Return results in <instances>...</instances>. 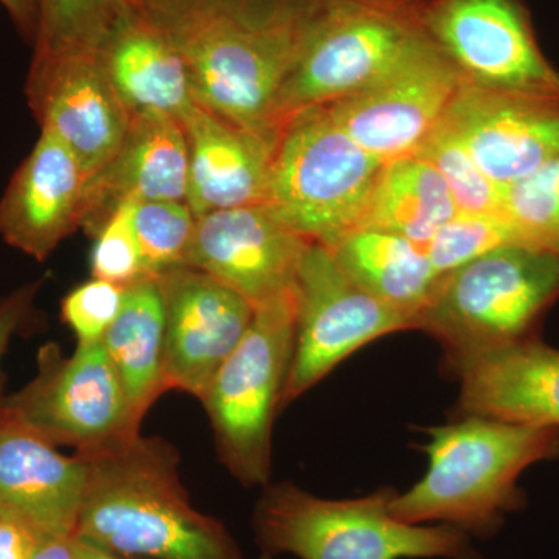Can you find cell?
Returning a JSON list of instances; mask_svg holds the SVG:
<instances>
[{
	"label": "cell",
	"mask_w": 559,
	"mask_h": 559,
	"mask_svg": "<svg viewBox=\"0 0 559 559\" xmlns=\"http://www.w3.org/2000/svg\"><path fill=\"white\" fill-rule=\"evenodd\" d=\"M86 460L75 538L135 559H246L223 522L191 506L178 452L142 436Z\"/></svg>",
	"instance_id": "obj_1"
},
{
	"label": "cell",
	"mask_w": 559,
	"mask_h": 559,
	"mask_svg": "<svg viewBox=\"0 0 559 559\" xmlns=\"http://www.w3.org/2000/svg\"><path fill=\"white\" fill-rule=\"evenodd\" d=\"M428 436L425 476L396 491L390 511L406 524L451 525L469 538L496 535L507 516L524 507L522 473L559 457V429L479 415L455 417L428 429Z\"/></svg>",
	"instance_id": "obj_2"
},
{
	"label": "cell",
	"mask_w": 559,
	"mask_h": 559,
	"mask_svg": "<svg viewBox=\"0 0 559 559\" xmlns=\"http://www.w3.org/2000/svg\"><path fill=\"white\" fill-rule=\"evenodd\" d=\"M263 488L252 520L261 559H454L469 546L451 525L396 520L393 488L355 499L319 498L290 481Z\"/></svg>",
	"instance_id": "obj_3"
},
{
	"label": "cell",
	"mask_w": 559,
	"mask_h": 559,
	"mask_svg": "<svg viewBox=\"0 0 559 559\" xmlns=\"http://www.w3.org/2000/svg\"><path fill=\"white\" fill-rule=\"evenodd\" d=\"M429 0H319L280 87L271 127L371 86L428 36Z\"/></svg>",
	"instance_id": "obj_4"
},
{
	"label": "cell",
	"mask_w": 559,
	"mask_h": 559,
	"mask_svg": "<svg viewBox=\"0 0 559 559\" xmlns=\"http://www.w3.org/2000/svg\"><path fill=\"white\" fill-rule=\"evenodd\" d=\"M559 300V255L533 245L503 246L441 275L417 330L443 347V362L538 336Z\"/></svg>",
	"instance_id": "obj_5"
},
{
	"label": "cell",
	"mask_w": 559,
	"mask_h": 559,
	"mask_svg": "<svg viewBox=\"0 0 559 559\" xmlns=\"http://www.w3.org/2000/svg\"><path fill=\"white\" fill-rule=\"evenodd\" d=\"M318 2L270 17L215 14L167 35L186 60L198 105L277 145L272 109Z\"/></svg>",
	"instance_id": "obj_6"
},
{
	"label": "cell",
	"mask_w": 559,
	"mask_h": 559,
	"mask_svg": "<svg viewBox=\"0 0 559 559\" xmlns=\"http://www.w3.org/2000/svg\"><path fill=\"white\" fill-rule=\"evenodd\" d=\"M382 167L318 106L280 131L266 205L301 237L331 246L362 226Z\"/></svg>",
	"instance_id": "obj_7"
},
{
	"label": "cell",
	"mask_w": 559,
	"mask_h": 559,
	"mask_svg": "<svg viewBox=\"0 0 559 559\" xmlns=\"http://www.w3.org/2000/svg\"><path fill=\"white\" fill-rule=\"evenodd\" d=\"M296 286L255 308L245 337L210 382L201 403L221 463L245 487H266L272 429L293 359Z\"/></svg>",
	"instance_id": "obj_8"
},
{
	"label": "cell",
	"mask_w": 559,
	"mask_h": 559,
	"mask_svg": "<svg viewBox=\"0 0 559 559\" xmlns=\"http://www.w3.org/2000/svg\"><path fill=\"white\" fill-rule=\"evenodd\" d=\"M0 411L55 447L95 454L140 436L117 371L102 341L64 356L55 344L38 355V374Z\"/></svg>",
	"instance_id": "obj_9"
},
{
	"label": "cell",
	"mask_w": 559,
	"mask_h": 559,
	"mask_svg": "<svg viewBox=\"0 0 559 559\" xmlns=\"http://www.w3.org/2000/svg\"><path fill=\"white\" fill-rule=\"evenodd\" d=\"M407 330H417L411 316L360 288L326 246L310 241L297 272L293 359L280 409L370 342Z\"/></svg>",
	"instance_id": "obj_10"
},
{
	"label": "cell",
	"mask_w": 559,
	"mask_h": 559,
	"mask_svg": "<svg viewBox=\"0 0 559 559\" xmlns=\"http://www.w3.org/2000/svg\"><path fill=\"white\" fill-rule=\"evenodd\" d=\"M426 31L468 86L559 95V72L522 0H429Z\"/></svg>",
	"instance_id": "obj_11"
},
{
	"label": "cell",
	"mask_w": 559,
	"mask_h": 559,
	"mask_svg": "<svg viewBox=\"0 0 559 559\" xmlns=\"http://www.w3.org/2000/svg\"><path fill=\"white\" fill-rule=\"evenodd\" d=\"M462 84L457 69L428 35L371 86L323 106L360 148L388 164L417 154Z\"/></svg>",
	"instance_id": "obj_12"
},
{
	"label": "cell",
	"mask_w": 559,
	"mask_h": 559,
	"mask_svg": "<svg viewBox=\"0 0 559 559\" xmlns=\"http://www.w3.org/2000/svg\"><path fill=\"white\" fill-rule=\"evenodd\" d=\"M165 307V392L201 401L255 316L245 297L190 266L156 275Z\"/></svg>",
	"instance_id": "obj_13"
},
{
	"label": "cell",
	"mask_w": 559,
	"mask_h": 559,
	"mask_svg": "<svg viewBox=\"0 0 559 559\" xmlns=\"http://www.w3.org/2000/svg\"><path fill=\"white\" fill-rule=\"evenodd\" d=\"M308 245L266 204L218 210L198 216L183 266L212 275L259 308L294 289Z\"/></svg>",
	"instance_id": "obj_14"
},
{
	"label": "cell",
	"mask_w": 559,
	"mask_h": 559,
	"mask_svg": "<svg viewBox=\"0 0 559 559\" xmlns=\"http://www.w3.org/2000/svg\"><path fill=\"white\" fill-rule=\"evenodd\" d=\"M25 95L40 130L72 151L86 180L116 156L131 127L132 112L97 55L33 60Z\"/></svg>",
	"instance_id": "obj_15"
},
{
	"label": "cell",
	"mask_w": 559,
	"mask_h": 559,
	"mask_svg": "<svg viewBox=\"0 0 559 559\" xmlns=\"http://www.w3.org/2000/svg\"><path fill=\"white\" fill-rule=\"evenodd\" d=\"M444 121L503 190L559 156V95L496 92L463 83Z\"/></svg>",
	"instance_id": "obj_16"
},
{
	"label": "cell",
	"mask_w": 559,
	"mask_h": 559,
	"mask_svg": "<svg viewBox=\"0 0 559 559\" xmlns=\"http://www.w3.org/2000/svg\"><path fill=\"white\" fill-rule=\"evenodd\" d=\"M0 411V518L36 538L75 535L87 465Z\"/></svg>",
	"instance_id": "obj_17"
},
{
	"label": "cell",
	"mask_w": 559,
	"mask_h": 559,
	"mask_svg": "<svg viewBox=\"0 0 559 559\" xmlns=\"http://www.w3.org/2000/svg\"><path fill=\"white\" fill-rule=\"evenodd\" d=\"M459 380L455 417L559 429V349L538 336L444 364Z\"/></svg>",
	"instance_id": "obj_18"
},
{
	"label": "cell",
	"mask_w": 559,
	"mask_h": 559,
	"mask_svg": "<svg viewBox=\"0 0 559 559\" xmlns=\"http://www.w3.org/2000/svg\"><path fill=\"white\" fill-rule=\"evenodd\" d=\"M86 175L53 132L40 130L0 198V238L36 261H46L81 229Z\"/></svg>",
	"instance_id": "obj_19"
},
{
	"label": "cell",
	"mask_w": 559,
	"mask_h": 559,
	"mask_svg": "<svg viewBox=\"0 0 559 559\" xmlns=\"http://www.w3.org/2000/svg\"><path fill=\"white\" fill-rule=\"evenodd\" d=\"M189 143L182 121L157 112L132 114L120 150L86 180L81 229L91 237L127 202L187 201Z\"/></svg>",
	"instance_id": "obj_20"
},
{
	"label": "cell",
	"mask_w": 559,
	"mask_h": 559,
	"mask_svg": "<svg viewBox=\"0 0 559 559\" xmlns=\"http://www.w3.org/2000/svg\"><path fill=\"white\" fill-rule=\"evenodd\" d=\"M189 143L187 204L194 215L266 204L275 143L201 105L183 117Z\"/></svg>",
	"instance_id": "obj_21"
},
{
	"label": "cell",
	"mask_w": 559,
	"mask_h": 559,
	"mask_svg": "<svg viewBox=\"0 0 559 559\" xmlns=\"http://www.w3.org/2000/svg\"><path fill=\"white\" fill-rule=\"evenodd\" d=\"M97 58L132 114L157 112L182 120L197 105L178 47L130 5L103 40Z\"/></svg>",
	"instance_id": "obj_22"
},
{
	"label": "cell",
	"mask_w": 559,
	"mask_h": 559,
	"mask_svg": "<svg viewBox=\"0 0 559 559\" xmlns=\"http://www.w3.org/2000/svg\"><path fill=\"white\" fill-rule=\"evenodd\" d=\"M326 248L360 288L417 325L441 278L423 246L392 231L360 227Z\"/></svg>",
	"instance_id": "obj_23"
},
{
	"label": "cell",
	"mask_w": 559,
	"mask_h": 559,
	"mask_svg": "<svg viewBox=\"0 0 559 559\" xmlns=\"http://www.w3.org/2000/svg\"><path fill=\"white\" fill-rule=\"evenodd\" d=\"M102 342L140 426L165 393V307L156 275H142L124 286L119 318Z\"/></svg>",
	"instance_id": "obj_24"
},
{
	"label": "cell",
	"mask_w": 559,
	"mask_h": 559,
	"mask_svg": "<svg viewBox=\"0 0 559 559\" xmlns=\"http://www.w3.org/2000/svg\"><path fill=\"white\" fill-rule=\"evenodd\" d=\"M459 213L439 171L414 154L384 164L360 227L392 231L425 248Z\"/></svg>",
	"instance_id": "obj_25"
},
{
	"label": "cell",
	"mask_w": 559,
	"mask_h": 559,
	"mask_svg": "<svg viewBox=\"0 0 559 559\" xmlns=\"http://www.w3.org/2000/svg\"><path fill=\"white\" fill-rule=\"evenodd\" d=\"M128 0H38L33 60L97 55Z\"/></svg>",
	"instance_id": "obj_26"
},
{
	"label": "cell",
	"mask_w": 559,
	"mask_h": 559,
	"mask_svg": "<svg viewBox=\"0 0 559 559\" xmlns=\"http://www.w3.org/2000/svg\"><path fill=\"white\" fill-rule=\"evenodd\" d=\"M417 156L439 171L460 213L503 215V189L481 171L444 119L423 143Z\"/></svg>",
	"instance_id": "obj_27"
},
{
	"label": "cell",
	"mask_w": 559,
	"mask_h": 559,
	"mask_svg": "<svg viewBox=\"0 0 559 559\" xmlns=\"http://www.w3.org/2000/svg\"><path fill=\"white\" fill-rule=\"evenodd\" d=\"M135 234L145 275L183 266L197 230V215L183 201L134 202Z\"/></svg>",
	"instance_id": "obj_28"
},
{
	"label": "cell",
	"mask_w": 559,
	"mask_h": 559,
	"mask_svg": "<svg viewBox=\"0 0 559 559\" xmlns=\"http://www.w3.org/2000/svg\"><path fill=\"white\" fill-rule=\"evenodd\" d=\"M503 215L530 245L559 255V156L503 190Z\"/></svg>",
	"instance_id": "obj_29"
},
{
	"label": "cell",
	"mask_w": 559,
	"mask_h": 559,
	"mask_svg": "<svg viewBox=\"0 0 559 559\" xmlns=\"http://www.w3.org/2000/svg\"><path fill=\"white\" fill-rule=\"evenodd\" d=\"M530 245L506 215L459 213L425 246L430 263L440 275L457 270L503 246Z\"/></svg>",
	"instance_id": "obj_30"
},
{
	"label": "cell",
	"mask_w": 559,
	"mask_h": 559,
	"mask_svg": "<svg viewBox=\"0 0 559 559\" xmlns=\"http://www.w3.org/2000/svg\"><path fill=\"white\" fill-rule=\"evenodd\" d=\"M311 2L312 0H128V5L162 32L170 33L191 21L213 14L272 16Z\"/></svg>",
	"instance_id": "obj_31"
},
{
	"label": "cell",
	"mask_w": 559,
	"mask_h": 559,
	"mask_svg": "<svg viewBox=\"0 0 559 559\" xmlns=\"http://www.w3.org/2000/svg\"><path fill=\"white\" fill-rule=\"evenodd\" d=\"M132 207L134 202L120 205L95 235L91 253L92 278L127 286L145 275Z\"/></svg>",
	"instance_id": "obj_32"
},
{
	"label": "cell",
	"mask_w": 559,
	"mask_h": 559,
	"mask_svg": "<svg viewBox=\"0 0 559 559\" xmlns=\"http://www.w3.org/2000/svg\"><path fill=\"white\" fill-rule=\"evenodd\" d=\"M124 301V286L92 278L70 290L61 301V319L79 344L103 340L119 318Z\"/></svg>",
	"instance_id": "obj_33"
},
{
	"label": "cell",
	"mask_w": 559,
	"mask_h": 559,
	"mask_svg": "<svg viewBox=\"0 0 559 559\" xmlns=\"http://www.w3.org/2000/svg\"><path fill=\"white\" fill-rule=\"evenodd\" d=\"M43 280L25 283L14 289L9 296L0 297V367H2L3 355L9 348L10 341L14 333L20 330L22 322L27 318L33 307Z\"/></svg>",
	"instance_id": "obj_34"
},
{
	"label": "cell",
	"mask_w": 559,
	"mask_h": 559,
	"mask_svg": "<svg viewBox=\"0 0 559 559\" xmlns=\"http://www.w3.org/2000/svg\"><path fill=\"white\" fill-rule=\"evenodd\" d=\"M38 539L17 522L0 518V559H31Z\"/></svg>",
	"instance_id": "obj_35"
},
{
	"label": "cell",
	"mask_w": 559,
	"mask_h": 559,
	"mask_svg": "<svg viewBox=\"0 0 559 559\" xmlns=\"http://www.w3.org/2000/svg\"><path fill=\"white\" fill-rule=\"evenodd\" d=\"M0 5L9 13L24 39L33 46L38 31V0H0Z\"/></svg>",
	"instance_id": "obj_36"
},
{
	"label": "cell",
	"mask_w": 559,
	"mask_h": 559,
	"mask_svg": "<svg viewBox=\"0 0 559 559\" xmlns=\"http://www.w3.org/2000/svg\"><path fill=\"white\" fill-rule=\"evenodd\" d=\"M31 559H81L75 538H39Z\"/></svg>",
	"instance_id": "obj_37"
},
{
	"label": "cell",
	"mask_w": 559,
	"mask_h": 559,
	"mask_svg": "<svg viewBox=\"0 0 559 559\" xmlns=\"http://www.w3.org/2000/svg\"><path fill=\"white\" fill-rule=\"evenodd\" d=\"M75 538V536H73ZM76 550H79L81 559H135L128 557H120V555L110 554V551H105L98 549V547L91 546V544L84 543V540H80L75 538Z\"/></svg>",
	"instance_id": "obj_38"
},
{
	"label": "cell",
	"mask_w": 559,
	"mask_h": 559,
	"mask_svg": "<svg viewBox=\"0 0 559 559\" xmlns=\"http://www.w3.org/2000/svg\"><path fill=\"white\" fill-rule=\"evenodd\" d=\"M454 559H484L480 557L479 554H477L476 550L473 549V547L468 546L465 550L462 551V554L459 555V557H455Z\"/></svg>",
	"instance_id": "obj_39"
}]
</instances>
